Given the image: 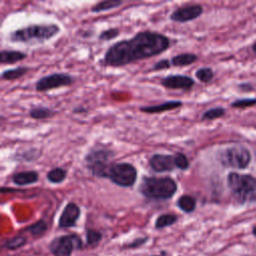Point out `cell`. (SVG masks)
I'll return each instance as SVG.
<instances>
[{"instance_id":"cell-1","label":"cell","mask_w":256,"mask_h":256,"mask_svg":"<svg viewBox=\"0 0 256 256\" xmlns=\"http://www.w3.org/2000/svg\"><path fill=\"white\" fill-rule=\"evenodd\" d=\"M171 45L172 39L165 34L152 30H142L131 38L110 45L100 63L104 67H124L161 55Z\"/></svg>"},{"instance_id":"cell-2","label":"cell","mask_w":256,"mask_h":256,"mask_svg":"<svg viewBox=\"0 0 256 256\" xmlns=\"http://www.w3.org/2000/svg\"><path fill=\"white\" fill-rule=\"evenodd\" d=\"M61 28L56 23H35L11 31L7 39L11 43L26 45L43 44L57 36Z\"/></svg>"},{"instance_id":"cell-3","label":"cell","mask_w":256,"mask_h":256,"mask_svg":"<svg viewBox=\"0 0 256 256\" xmlns=\"http://www.w3.org/2000/svg\"><path fill=\"white\" fill-rule=\"evenodd\" d=\"M177 188V182L169 176H145L139 185V192L149 199L168 200L174 196Z\"/></svg>"},{"instance_id":"cell-4","label":"cell","mask_w":256,"mask_h":256,"mask_svg":"<svg viewBox=\"0 0 256 256\" xmlns=\"http://www.w3.org/2000/svg\"><path fill=\"white\" fill-rule=\"evenodd\" d=\"M227 184L232 196L239 203L256 202V178L248 174L230 172L227 176Z\"/></svg>"},{"instance_id":"cell-5","label":"cell","mask_w":256,"mask_h":256,"mask_svg":"<svg viewBox=\"0 0 256 256\" xmlns=\"http://www.w3.org/2000/svg\"><path fill=\"white\" fill-rule=\"evenodd\" d=\"M114 155V151L110 149L94 148L85 155L84 163L92 175L99 178H105L108 167L111 164L110 160Z\"/></svg>"},{"instance_id":"cell-6","label":"cell","mask_w":256,"mask_h":256,"mask_svg":"<svg viewBox=\"0 0 256 256\" xmlns=\"http://www.w3.org/2000/svg\"><path fill=\"white\" fill-rule=\"evenodd\" d=\"M219 162L228 168L245 169L251 162V153L241 145H234L221 150L218 153Z\"/></svg>"},{"instance_id":"cell-7","label":"cell","mask_w":256,"mask_h":256,"mask_svg":"<svg viewBox=\"0 0 256 256\" xmlns=\"http://www.w3.org/2000/svg\"><path fill=\"white\" fill-rule=\"evenodd\" d=\"M105 178L110 179V181L117 186L125 188L132 187L137 179V170L130 163H111Z\"/></svg>"},{"instance_id":"cell-8","label":"cell","mask_w":256,"mask_h":256,"mask_svg":"<svg viewBox=\"0 0 256 256\" xmlns=\"http://www.w3.org/2000/svg\"><path fill=\"white\" fill-rule=\"evenodd\" d=\"M83 248V242L77 234L60 235L51 240L49 251L53 256H71L74 250Z\"/></svg>"},{"instance_id":"cell-9","label":"cell","mask_w":256,"mask_h":256,"mask_svg":"<svg viewBox=\"0 0 256 256\" xmlns=\"http://www.w3.org/2000/svg\"><path fill=\"white\" fill-rule=\"evenodd\" d=\"M75 82V78L64 72H54L39 78L35 83V90L38 92H46L61 87H67Z\"/></svg>"},{"instance_id":"cell-10","label":"cell","mask_w":256,"mask_h":256,"mask_svg":"<svg viewBox=\"0 0 256 256\" xmlns=\"http://www.w3.org/2000/svg\"><path fill=\"white\" fill-rule=\"evenodd\" d=\"M204 12V8L198 3H189L174 9L169 19L175 23H188L198 19Z\"/></svg>"},{"instance_id":"cell-11","label":"cell","mask_w":256,"mask_h":256,"mask_svg":"<svg viewBox=\"0 0 256 256\" xmlns=\"http://www.w3.org/2000/svg\"><path fill=\"white\" fill-rule=\"evenodd\" d=\"M160 84L169 90L190 91L195 85V80L188 75L170 74L163 77L160 80Z\"/></svg>"},{"instance_id":"cell-12","label":"cell","mask_w":256,"mask_h":256,"mask_svg":"<svg viewBox=\"0 0 256 256\" xmlns=\"http://www.w3.org/2000/svg\"><path fill=\"white\" fill-rule=\"evenodd\" d=\"M149 165L153 171L158 173L170 172L176 168L174 155L163 153L153 154L149 159Z\"/></svg>"},{"instance_id":"cell-13","label":"cell","mask_w":256,"mask_h":256,"mask_svg":"<svg viewBox=\"0 0 256 256\" xmlns=\"http://www.w3.org/2000/svg\"><path fill=\"white\" fill-rule=\"evenodd\" d=\"M80 214L81 211L79 206L74 202H68L60 214L58 227L66 229L75 226Z\"/></svg>"},{"instance_id":"cell-14","label":"cell","mask_w":256,"mask_h":256,"mask_svg":"<svg viewBox=\"0 0 256 256\" xmlns=\"http://www.w3.org/2000/svg\"><path fill=\"white\" fill-rule=\"evenodd\" d=\"M183 102L180 100H169L162 102L160 104H155V105H148V106H141L139 110L143 113L147 114H157V113H162L165 111H171L174 109H178L182 107Z\"/></svg>"},{"instance_id":"cell-15","label":"cell","mask_w":256,"mask_h":256,"mask_svg":"<svg viewBox=\"0 0 256 256\" xmlns=\"http://www.w3.org/2000/svg\"><path fill=\"white\" fill-rule=\"evenodd\" d=\"M39 174L36 171H21L12 175V181L18 186H26L38 182Z\"/></svg>"},{"instance_id":"cell-16","label":"cell","mask_w":256,"mask_h":256,"mask_svg":"<svg viewBox=\"0 0 256 256\" xmlns=\"http://www.w3.org/2000/svg\"><path fill=\"white\" fill-rule=\"evenodd\" d=\"M26 58H27V54L20 50L2 49L0 53V63L2 65L15 64L23 61Z\"/></svg>"},{"instance_id":"cell-17","label":"cell","mask_w":256,"mask_h":256,"mask_svg":"<svg viewBox=\"0 0 256 256\" xmlns=\"http://www.w3.org/2000/svg\"><path fill=\"white\" fill-rule=\"evenodd\" d=\"M172 67H187L198 61V55L191 52H184L174 55L171 59Z\"/></svg>"},{"instance_id":"cell-18","label":"cell","mask_w":256,"mask_h":256,"mask_svg":"<svg viewBox=\"0 0 256 256\" xmlns=\"http://www.w3.org/2000/svg\"><path fill=\"white\" fill-rule=\"evenodd\" d=\"M123 3H124V0H101L90 8V12L92 13L107 12V11L118 8Z\"/></svg>"},{"instance_id":"cell-19","label":"cell","mask_w":256,"mask_h":256,"mask_svg":"<svg viewBox=\"0 0 256 256\" xmlns=\"http://www.w3.org/2000/svg\"><path fill=\"white\" fill-rule=\"evenodd\" d=\"M29 70L30 68L27 66H17L15 68L6 69L1 73V79L6 81H15L26 75Z\"/></svg>"},{"instance_id":"cell-20","label":"cell","mask_w":256,"mask_h":256,"mask_svg":"<svg viewBox=\"0 0 256 256\" xmlns=\"http://www.w3.org/2000/svg\"><path fill=\"white\" fill-rule=\"evenodd\" d=\"M176 205L181 211L188 214L192 213L196 209V198L188 194L181 195L177 199Z\"/></svg>"},{"instance_id":"cell-21","label":"cell","mask_w":256,"mask_h":256,"mask_svg":"<svg viewBox=\"0 0 256 256\" xmlns=\"http://www.w3.org/2000/svg\"><path fill=\"white\" fill-rule=\"evenodd\" d=\"M55 114V111L50 109L49 107L45 106H37L33 107L29 110V116L36 120H43L53 117Z\"/></svg>"},{"instance_id":"cell-22","label":"cell","mask_w":256,"mask_h":256,"mask_svg":"<svg viewBox=\"0 0 256 256\" xmlns=\"http://www.w3.org/2000/svg\"><path fill=\"white\" fill-rule=\"evenodd\" d=\"M67 177V170L62 167H56L51 169L47 175V180L52 184H60L62 183Z\"/></svg>"},{"instance_id":"cell-23","label":"cell","mask_w":256,"mask_h":256,"mask_svg":"<svg viewBox=\"0 0 256 256\" xmlns=\"http://www.w3.org/2000/svg\"><path fill=\"white\" fill-rule=\"evenodd\" d=\"M177 219L178 217L175 214H169V213L162 214L158 216L157 219L155 220L154 227L156 229H163L165 227H170L177 222Z\"/></svg>"},{"instance_id":"cell-24","label":"cell","mask_w":256,"mask_h":256,"mask_svg":"<svg viewBox=\"0 0 256 256\" xmlns=\"http://www.w3.org/2000/svg\"><path fill=\"white\" fill-rule=\"evenodd\" d=\"M47 229H48L47 222L45 220H43V219H40L37 222L33 223L32 225L26 227L25 231L30 233L32 236L41 237L47 231Z\"/></svg>"},{"instance_id":"cell-25","label":"cell","mask_w":256,"mask_h":256,"mask_svg":"<svg viewBox=\"0 0 256 256\" xmlns=\"http://www.w3.org/2000/svg\"><path fill=\"white\" fill-rule=\"evenodd\" d=\"M27 243V238L23 235H17L12 238H9L5 240L3 246L8 250H17L21 247H23Z\"/></svg>"},{"instance_id":"cell-26","label":"cell","mask_w":256,"mask_h":256,"mask_svg":"<svg viewBox=\"0 0 256 256\" xmlns=\"http://www.w3.org/2000/svg\"><path fill=\"white\" fill-rule=\"evenodd\" d=\"M214 71L211 67H200L195 71V77L202 83H209L214 78Z\"/></svg>"},{"instance_id":"cell-27","label":"cell","mask_w":256,"mask_h":256,"mask_svg":"<svg viewBox=\"0 0 256 256\" xmlns=\"http://www.w3.org/2000/svg\"><path fill=\"white\" fill-rule=\"evenodd\" d=\"M226 110L223 107H213L208 110H206L202 116L201 120L202 121H209V120H215L218 118H221L225 115Z\"/></svg>"},{"instance_id":"cell-28","label":"cell","mask_w":256,"mask_h":256,"mask_svg":"<svg viewBox=\"0 0 256 256\" xmlns=\"http://www.w3.org/2000/svg\"><path fill=\"white\" fill-rule=\"evenodd\" d=\"M102 233L96 229L88 228L86 229V245L94 246L97 245L102 240Z\"/></svg>"},{"instance_id":"cell-29","label":"cell","mask_w":256,"mask_h":256,"mask_svg":"<svg viewBox=\"0 0 256 256\" xmlns=\"http://www.w3.org/2000/svg\"><path fill=\"white\" fill-rule=\"evenodd\" d=\"M119 35H120V29L117 27H111L101 31L100 34L98 35V40L108 42L116 39Z\"/></svg>"},{"instance_id":"cell-30","label":"cell","mask_w":256,"mask_h":256,"mask_svg":"<svg viewBox=\"0 0 256 256\" xmlns=\"http://www.w3.org/2000/svg\"><path fill=\"white\" fill-rule=\"evenodd\" d=\"M174 158H175V166L177 169L185 171L189 168V166H190L189 159L184 153L178 152V153L174 154Z\"/></svg>"},{"instance_id":"cell-31","label":"cell","mask_w":256,"mask_h":256,"mask_svg":"<svg viewBox=\"0 0 256 256\" xmlns=\"http://www.w3.org/2000/svg\"><path fill=\"white\" fill-rule=\"evenodd\" d=\"M255 105H256V98H242V99H237L231 103V107L238 108V109H244V108L255 106Z\"/></svg>"},{"instance_id":"cell-32","label":"cell","mask_w":256,"mask_h":256,"mask_svg":"<svg viewBox=\"0 0 256 256\" xmlns=\"http://www.w3.org/2000/svg\"><path fill=\"white\" fill-rule=\"evenodd\" d=\"M171 67H172V64H171L170 59H168V58H162V59L156 61V62L153 64L151 70H152V71H161V70L169 69V68H171Z\"/></svg>"},{"instance_id":"cell-33","label":"cell","mask_w":256,"mask_h":256,"mask_svg":"<svg viewBox=\"0 0 256 256\" xmlns=\"http://www.w3.org/2000/svg\"><path fill=\"white\" fill-rule=\"evenodd\" d=\"M149 240L148 237H137L136 239H134L133 241L129 242V243H126L123 248H127V249H135V248H139L143 245L146 244V242Z\"/></svg>"},{"instance_id":"cell-34","label":"cell","mask_w":256,"mask_h":256,"mask_svg":"<svg viewBox=\"0 0 256 256\" xmlns=\"http://www.w3.org/2000/svg\"><path fill=\"white\" fill-rule=\"evenodd\" d=\"M73 112L74 113H84V112H87V109L85 107H82V106H79V107H76L73 109Z\"/></svg>"},{"instance_id":"cell-35","label":"cell","mask_w":256,"mask_h":256,"mask_svg":"<svg viewBox=\"0 0 256 256\" xmlns=\"http://www.w3.org/2000/svg\"><path fill=\"white\" fill-rule=\"evenodd\" d=\"M149 256H167V253L165 251H162L160 254H156V255H149Z\"/></svg>"},{"instance_id":"cell-36","label":"cell","mask_w":256,"mask_h":256,"mask_svg":"<svg viewBox=\"0 0 256 256\" xmlns=\"http://www.w3.org/2000/svg\"><path fill=\"white\" fill-rule=\"evenodd\" d=\"M251 49H252V51L256 54V41L252 44V46H251Z\"/></svg>"},{"instance_id":"cell-37","label":"cell","mask_w":256,"mask_h":256,"mask_svg":"<svg viewBox=\"0 0 256 256\" xmlns=\"http://www.w3.org/2000/svg\"><path fill=\"white\" fill-rule=\"evenodd\" d=\"M252 233H253L254 236H256V226H254V228H253V230H252Z\"/></svg>"}]
</instances>
